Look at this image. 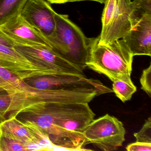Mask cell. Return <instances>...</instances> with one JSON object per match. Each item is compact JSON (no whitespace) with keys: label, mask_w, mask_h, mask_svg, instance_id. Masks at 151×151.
<instances>
[{"label":"cell","mask_w":151,"mask_h":151,"mask_svg":"<svg viewBox=\"0 0 151 151\" xmlns=\"http://www.w3.org/2000/svg\"><path fill=\"white\" fill-rule=\"evenodd\" d=\"M11 99L6 91L0 92V120L5 119L7 115L9 108L10 105Z\"/></svg>","instance_id":"obj_21"},{"label":"cell","mask_w":151,"mask_h":151,"mask_svg":"<svg viewBox=\"0 0 151 151\" xmlns=\"http://www.w3.org/2000/svg\"><path fill=\"white\" fill-rule=\"evenodd\" d=\"M51 4H63L66 3L65 0H46Z\"/></svg>","instance_id":"obj_25"},{"label":"cell","mask_w":151,"mask_h":151,"mask_svg":"<svg viewBox=\"0 0 151 151\" xmlns=\"http://www.w3.org/2000/svg\"><path fill=\"white\" fill-rule=\"evenodd\" d=\"M132 4L131 21L133 28L142 17L151 15V0H134Z\"/></svg>","instance_id":"obj_17"},{"label":"cell","mask_w":151,"mask_h":151,"mask_svg":"<svg viewBox=\"0 0 151 151\" xmlns=\"http://www.w3.org/2000/svg\"><path fill=\"white\" fill-rule=\"evenodd\" d=\"M3 91H5L4 89H2V88H1V87H0V92H1Z\"/></svg>","instance_id":"obj_26"},{"label":"cell","mask_w":151,"mask_h":151,"mask_svg":"<svg viewBox=\"0 0 151 151\" xmlns=\"http://www.w3.org/2000/svg\"><path fill=\"white\" fill-rule=\"evenodd\" d=\"M122 39L133 56H151V15L142 17Z\"/></svg>","instance_id":"obj_11"},{"label":"cell","mask_w":151,"mask_h":151,"mask_svg":"<svg viewBox=\"0 0 151 151\" xmlns=\"http://www.w3.org/2000/svg\"><path fill=\"white\" fill-rule=\"evenodd\" d=\"M131 0H107L101 17L102 29L98 43L107 45L122 39L132 29Z\"/></svg>","instance_id":"obj_5"},{"label":"cell","mask_w":151,"mask_h":151,"mask_svg":"<svg viewBox=\"0 0 151 151\" xmlns=\"http://www.w3.org/2000/svg\"><path fill=\"white\" fill-rule=\"evenodd\" d=\"M55 13L51 3L47 1L28 0L21 15L27 22L47 38L55 30Z\"/></svg>","instance_id":"obj_9"},{"label":"cell","mask_w":151,"mask_h":151,"mask_svg":"<svg viewBox=\"0 0 151 151\" xmlns=\"http://www.w3.org/2000/svg\"><path fill=\"white\" fill-rule=\"evenodd\" d=\"M0 29L14 42L27 46H46L51 47L47 39L21 16H17L0 25Z\"/></svg>","instance_id":"obj_10"},{"label":"cell","mask_w":151,"mask_h":151,"mask_svg":"<svg viewBox=\"0 0 151 151\" xmlns=\"http://www.w3.org/2000/svg\"><path fill=\"white\" fill-rule=\"evenodd\" d=\"M137 142L151 143V117L146 121L142 129L134 133Z\"/></svg>","instance_id":"obj_19"},{"label":"cell","mask_w":151,"mask_h":151,"mask_svg":"<svg viewBox=\"0 0 151 151\" xmlns=\"http://www.w3.org/2000/svg\"><path fill=\"white\" fill-rule=\"evenodd\" d=\"M99 95L94 88L41 90L31 87L24 82L19 91L9 95L11 102L7 115L8 117L17 116L27 110L54 103H89Z\"/></svg>","instance_id":"obj_2"},{"label":"cell","mask_w":151,"mask_h":151,"mask_svg":"<svg viewBox=\"0 0 151 151\" xmlns=\"http://www.w3.org/2000/svg\"><path fill=\"white\" fill-rule=\"evenodd\" d=\"M94 38L87 67L107 77L111 81L122 80L129 84L132 81L133 55L124 41L118 40L107 45H100Z\"/></svg>","instance_id":"obj_3"},{"label":"cell","mask_w":151,"mask_h":151,"mask_svg":"<svg viewBox=\"0 0 151 151\" xmlns=\"http://www.w3.org/2000/svg\"><path fill=\"white\" fill-rule=\"evenodd\" d=\"M0 135L25 143H35L27 126L17 116L8 117L0 122Z\"/></svg>","instance_id":"obj_12"},{"label":"cell","mask_w":151,"mask_h":151,"mask_svg":"<svg viewBox=\"0 0 151 151\" xmlns=\"http://www.w3.org/2000/svg\"><path fill=\"white\" fill-rule=\"evenodd\" d=\"M66 2H76V1H97L102 4H105L107 0H65Z\"/></svg>","instance_id":"obj_24"},{"label":"cell","mask_w":151,"mask_h":151,"mask_svg":"<svg viewBox=\"0 0 151 151\" xmlns=\"http://www.w3.org/2000/svg\"><path fill=\"white\" fill-rule=\"evenodd\" d=\"M55 28L47 38L51 47L60 55L82 70L87 67L94 38H88L67 15L55 13Z\"/></svg>","instance_id":"obj_4"},{"label":"cell","mask_w":151,"mask_h":151,"mask_svg":"<svg viewBox=\"0 0 151 151\" xmlns=\"http://www.w3.org/2000/svg\"><path fill=\"white\" fill-rule=\"evenodd\" d=\"M112 91L116 97L122 102L130 100L132 95L137 91V87L134 84H129L122 80L113 82Z\"/></svg>","instance_id":"obj_18"},{"label":"cell","mask_w":151,"mask_h":151,"mask_svg":"<svg viewBox=\"0 0 151 151\" xmlns=\"http://www.w3.org/2000/svg\"></svg>","instance_id":"obj_27"},{"label":"cell","mask_w":151,"mask_h":151,"mask_svg":"<svg viewBox=\"0 0 151 151\" xmlns=\"http://www.w3.org/2000/svg\"><path fill=\"white\" fill-rule=\"evenodd\" d=\"M15 49L32 62L45 68L54 74H71L85 76L78 66L62 57L46 46H27L15 45Z\"/></svg>","instance_id":"obj_7"},{"label":"cell","mask_w":151,"mask_h":151,"mask_svg":"<svg viewBox=\"0 0 151 151\" xmlns=\"http://www.w3.org/2000/svg\"><path fill=\"white\" fill-rule=\"evenodd\" d=\"M0 66L21 80L47 75H54L45 68L32 62L14 47L0 44Z\"/></svg>","instance_id":"obj_8"},{"label":"cell","mask_w":151,"mask_h":151,"mask_svg":"<svg viewBox=\"0 0 151 151\" xmlns=\"http://www.w3.org/2000/svg\"><path fill=\"white\" fill-rule=\"evenodd\" d=\"M125 133L122 122L106 114L93 119L85 128L83 135L86 145L93 144L103 151H114L122 146Z\"/></svg>","instance_id":"obj_6"},{"label":"cell","mask_w":151,"mask_h":151,"mask_svg":"<svg viewBox=\"0 0 151 151\" xmlns=\"http://www.w3.org/2000/svg\"><path fill=\"white\" fill-rule=\"evenodd\" d=\"M28 0H0V25L21 14Z\"/></svg>","instance_id":"obj_13"},{"label":"cell","mask_w":151,"mask_h":151,"mask_svg":"<svg viewBox=\"0 0 151 151\" xmlns=\"http://www.w3.org/2000/svg\"><path fill=\"white\" fill-rule=\"evenodd\" d=\"M128 151H151V143L137 142L129 144L126 147Z\"/></svg>","instance_id":"obj_22"},{"label":"cell","mask_w":151,"mask_h":151,"mask_svg":"<svg viewBox=\"0 0 151 151\" xmlns=\"http://www.w3.org/2000/svg\"><path fill=\"white\" fill-rule=\"evenodd\" d=\"M0 44L8 47H14L15 46L14 42L10 39L5 32H3L0 29Z\"/></svg>","instance_id":"obj_23"},{"label":"cell","mask_w":151,"mask_h":151,"mask_svg":"<svg viewBox=\"0 0 151 151\" xmlns=\"http://www.w3.org/2000/svg\"><path fill=\"white\" fill-rule=\"evenodd\" d=\"M17 115L37 124L54 147L68 151L88 150L83 148L86 145L83 132L95 115L88 103L48 104Z\"/></svg>","instance_id":"obj_1"},{"label":"cell","mask_w":151,"mask_h":151,"mask_svg":"<svg viewBox=\"0 0 151 151\" xmlns=\"http://www.w3.org/2000/svg\"><path fill=\"white\" fill-rule=\"evenodd\" d=\"M42 151L35 143H27L0 135V151Z\"/></svg>","instance_id":"obj_15"},{"label":"cell","mask_w":151,"mask_h":151,"mask_svg":"<svg viewBox=\"0 0 151 151\" xmlns=\"http://www.w3.org/2000/svg\"><path fill=\"white\" fill-rule=\"evenodd\" d=\"M141 89L151 97V65L144 70L140 78Z\"/></svg>","instance_id":"obj_20"},{"label":"cell","mask_w":151,"mask_h":151,"mask_svg":"<svg viewBox=\"0 0 151 151\" xmlns=\"http://www.w3.org/2000/svg\"><path fill=\"white\" fill-rule=\"evenodd\" d=\"M24 81L0 66V87L9 95L17 92L23 86Z\"/></svg>","instance_id":"obj_14"},{"label":"cell","mask_w":151,"mask_h":151,"mask_svg":"<svg viewBox=\"0 0 151 151\" xmlns=\"http://www.w3.org/2000/svg\"><path fill=\"white\" fill-rule=\"evenodd\" d=\"M27 126L33 138L34 143L42 148V151L54 150V146L50 141L47 135L37 124L30 121H22Z\"/></svg>","instance_id":"obj_16"}]
</instances>
